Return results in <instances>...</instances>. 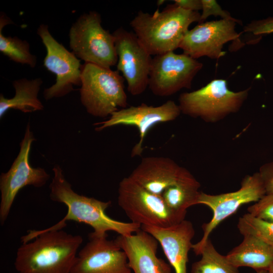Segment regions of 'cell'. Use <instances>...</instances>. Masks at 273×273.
<instances>
[{"mask_svg":"<svg viewBox=\"0 0 273 273\" xmlns=\"http://www.w3.org/2000/svg\"><path fill=\"white\" fill-rule=\"evenodd\" d=\"M190 172L170 158L149 156L143 158L129 176L147 191L161 195Z\"/></svg>","mask_w":273,"mask_h":273,"instance_id":"e0dca14e","label":"cell"},{"mask_svg":"<svg viewBox=\"0 0 273 273\" xmlns=\"http://www.w3.org/2000/svg\"><path fill=\"white\" fill-rule=\"evenodd\" d=\"M200 255L201 259L192 264L191 273H239L238 268L228 260L226 255L217 251L210 239Z\"/></svg>","mask_w":273,"mask_h":273,"instance_id":"7402d4cb","label":"cell"},{"mask_svg":"<svg viewBox=\"0 0 273 273\" xmlns=\"http://www.w3.org/2000/svg\"><path fill=\"white\" fill-rule=\"evenodd\" d=\"M37 34L47 51L43 65L56 75V83L44 89V97L48 100L64 96L73 90V85L81 84L80 61L53 37L47 25H40Z\"/></svg>","mask_w":273,"mask_h":273,"instance_id":"8fae6325","label":"cell"},{"mask_svg":"<svg viewBox=\"0 0 273 273\" xmlns=\"http://www.w3.org/2000/svg\"><path fill=\"white\" fill-rule=\"evenodd\" d=\"M113 34L120 72L132 96L143 94L148 86L152 58L135 34L121 27Z\"/></svg>","mask_w":273,"mask_h":273,"instance_id":"7c38bea8","label":"cell"},{"mask_svg":"<svg viewBox=\"0 0 273 273\" xmlns=\"http://www.w3.org/2000/svg\"><path fill=\"white\" fill-rule=\"evenodd\" d=\"M81 70L80 100L87 113L105 118L127 107L125 80L117 70L85 63Z\"/></svg>","mask_w":273,"mask_h":273,"instance_id":"277c9868","label":"cell"},{"mask_svg":"<svg viewBox=\"0 0 273 273\" xmlns=\"http://www.w3.org/2000/svg\"><path fill=\"white\" fill-rule=\"evenodd\" d=\"M237 228L243 235H251L273 248V222L257 218L247 213L240 217Z\"/></svg>","mask_w":273,"mask_h":273,"instance_id":"cb8c5ba5","label":"cell"},{"mask_svg":"<svg viewBox=\"0 0 273 273\" xmlns=\"http://www.w3.org/2000/svg\"><path fill=\"white\" fill-rule=\"evenodd\" d=\"M35 141L28 123L20 149L10 169L0 176V221L3 224L6 220L15 197L19 191L27 186L36 188L43 186L50 175L43 168L32 167L29 162V156L32 142Z\"/></svg>","mask_w":273,"mask_h":273,"instance_id":"30bf717a","label":"cell"},{"mask_svg":"<svg viewBox=\"0 0 273 273\" xmlns=\"http://www.w3.org/2000/svg\"><path fill=\"white\" fill-rule=\"evenodd\" d=\"M107 234L93 232L78 252L70 273H131L125 252Z\"/></svg>","mask_w":273,"mask_h":273,"instance_id":"9a60e30c","label":"cell"},{"mask_svg":"<svg viewBox=\"0 0 273 273\" xmlns=\"http://www.w3.org/2000/svg\"><path fill=\"white\" fill-rule=\"evenodd\" d=\"M101 22V15L96 11L81 15L70 28V47L85 63L110 68L118 61L115 37Z\"/></svg>","mask_w":273,"mask_h":273,"instance_id":"52a82bcc","label":"cell"},{"mask_svg":"<svg viewBox=\"0 0 273 273\" xmlns=\"http://www.w3.org/2000/svg\"><path fill=\"white\" fill-rule=\"evenodd\" d=\"M203 64L184 53L169 52L152 59L148 86L159 97H168L183 88H191Z\"/></svg>","mask_w":273,"mask_h":273,"instance_id":"9c48e42d","label":"cell"},{"mask_svg":"<svg viewBox=\"0 0 273 273\" xmlns=\"http://www.w3.org/2000/svg\"><path fill=\"white\" fill-rule=\"evenodd\" d=\"M53 171L54 176L50 185V199L64 204L68 210L62 219L43 231L62 230L66 226V222L68 220L88 224L93 228V233L99 236L107 235L108 231L115 232L119 235L129 236L141 229L139 224L120 221L108 216L106 211L111 204L110 201H102L75 192L59 165H55Z\"/></svg>","mask_w":273,"mask_h":273,"instance_id":"7a4b0ae2","label":"cell"},{"mask_svg":"<svg viewBox=\"0 0 273 273\" xmlns=\"http://www.w3.org/2000/svg\"><path fill=\"white\" fill-rule=\"evenodd\" d=\"M243 32L256 36L258 42L262 35L273 32V17L251 21L244 27Z\"/></svg>","mask_w":273,"mask_h":273,"instance_id":"4316f807","label":"cell"},{"mask_svg":"<svg viewBox=\"0 0 273 273\" xmlns=\"http://www.w3.org/2000/svg\"><path fill=\"white\" fill-rule=\"evenodd\" d=\"M247 211L257 218L273 222V193L264 195L249 206Z\"/></svg>","mask_w":273,"mask_h":273,"instance_id":"d4e9b609","label":"cell"},{"mask_svg":"<svg viewBox=\"0 0 273 273\" xmlns=\"http://www.w3.org/2000/svg\"><path fill=\"white\" fill-rule=\"evenodd\" d=\"M259 172L263 179L266 194L273 193V162L262 165Z\"/></svg>","mask_w":273,"mask_h":273,"instance_id":"83f0119b","label":"cell"},{"mask_svg":"<svg viewBox=\"0 0 273 273\" xmlns=\"http://www.w3.org/2000/svg\"><path fill=\"white\" fill-rule=\"evenodd\" d=\"M114 241L126 253L134 273H171V265L157 256L158 241L148 233L141 229Z\"/></svg>","mask_w":273,"mask_h":273,"instance_id":"2e32d148","label":"cell"},{"mask_svg":"<svg viewBox=\"0 0 273 273\" xmlns=\"http://www.w3.org/2000/svg\"><path fill=\"white\" fill-rule=\"evenodd\" d=\"M200 184L190 172L176 184L166 189L161 195L167 205L172 210L187 212L189 207L198 204Z\"/></svg>","mask_w":273,"mask_h":273,"instance_id":"44dd1931","label":"cell"},{"mask_svg":"<svg viewBox=\"0 0 273 273\" xmlns=\"http://www.w3.org/2000/svg\"><path fill=\"white\" fill-rule=\"evenodd\" d=\"M200 17L199 12L186 10L173 4L152 14L139 11L130 26L149 53L155 56L179 48L190 25L200 23Z\"/></svg>","mask_w":273,"mask_h":273,"instance_id":"3957f363","label":"cell"},{"mask_svg":"<svg viewBox=\"0 0 273 273\" xmlns=\"http://www.w3.org/2000/svg\"><path fill=\"white\" fill-rule=\"evenodd\" d=\"M237 22L226 19L199 23L189 30L179 48L183 53L197 59L207 57L218 60L225 54L223 51L224 44L235 41L241 44L240 33L236 31Z\"/></svg>","mask_w":273,"mask_h":273,"instance_id":"5bb4252c","label":"cell"},{"mask_svg":"<svg viewBox=\"0 0 273 273\" xmlns=\"http://www.w3.org/2000/svg\"><path fill=\"white\" fill-rule=\"evenodd\" d=\"M180 113L178 105L172 100H168L158 106L142 103L139 106L119 109L113 113L108 120L96 123L94 125H100L95 127L97 131L119 125L136 127L140 139L131 151V157L133 158L142 155L146 136L152 127L160 123L174 120Z\"/></svg>","mask_w":273,"mask_h":273,"instance_id":"4fadbf2b","label":"cell"},{"mask_svg":"<svg viewBox=\"0 0 273 273\" xmlns=\"http://www.w3.org/2000/svg\"><path fill=\"white\" fill-rule=\"evenodd\" d=\"M141 229L153 236L160 244L169 264L175 273H187L189 252L195 235L192 223L184 220L168 228L141 226Z\"/></svg>","mask_w":273,"mask_h":273,"instance_id":"ac0fdd59","label":"cell"},{"mask_svg":"<svg viewBox=\"0 0 273 273\" xmlns=\"http://www.w3.org/2000/svg\"><path fill=\"white\" fill-rule=\"evenodd\" d=\"M243 236L242 242L226 255L228 260L238 268L267 271L273 263V248L254 236Z\"/></svg>","mask_w":273,"mask_h":273,"instance_id":"d6986e66","label":"cell"},{"mask_svg":"<svg viewBox=\"0 0 273 273\" xmlns=\"http://www.w3.org/2000/svg\"><path fill=\"white\" fill-rule=\"evenodd\" d=\"M257 273H268L267 270H261L257 271Z\"/></svg>","mask_w":273,"mask_h":273,"instance_id":"1f68e13d","label":"cell"},{"mask_svg":"<svg viewBox=\"0 0 273 273\" xmlns=\"http://www.w3.org/2000/svg\"><path fill=\"white\" fill-rule=\"evenodd\" d=\"M266 194L263 179L259 172L246 176L242 180L240 188L233 192L218 195H210L201 192L198 204H204L210 208L212 217L202 225L203 235L192 249L196 255L201 250L212 232L223 220L234 214L243 204L256 202Z\"/></svg>","mask_w":273,"mask_h":273,"instance_id":"ba28073f","label":"cell"},{"mask_svg":"<svg viewBox=\"0 0 273 273\" xmlns=\"http://www.w3.org/2000/svg\"><path fill=\"white\" fill-rule=\"evenodd\" d=\"M42 80L37 78L32 80L21 78L13 81L15 89L14 97L11 99L0 96V117L10 109L19 110L24 113L42 110L43 106L38 99V94Z\"/></svg>","mask_w":273,"mask_h":273,"instance_id":"ffe728a7","label":"cell"},{"mask_svg":"<svg viewBox=\"0 0 273 273\" xmlns=\"http://www.w3.org/2000/svg\"><path fill=\"white\" fill-rule=\"evenodd\" d=\"M14 262L19 273H70L82 237L60 230H29Z\"/></svg>","mask_w":273,"mask_h":273,"instance_id":"6da1fadb","label":"cell"},{"mask_svg":"<svg viewBox=\"0 0 273 273\" xmlns=\"http://www.w3.org/2000/svg\"><path fill=\"white\" fill-rule=\"evenodd\" d=\"M268 273H273V263L267 270Z\"/></svg>","mask_w":273,"mask_h":273,"instance_id":"f546056e","label":"cell"},{"mask_svg":"<svg viewBox=\"0 0 273 273\" xmlns=\"http://www.w3.org/2000/svg\"><path fill=\"white\" fill-rule=\"evenodd\" d=\"M11 20L4 15L0 18V52L10 60L32 68L36 64V58L29 50V44L26 40L17 37L5 36L2 30L3 27L11 23Z\"/></svg>","mask_w":273,"mask_h":273,"instance_id":"603a6c76","label":"cell"},{"mask_svg":"<svg viewBox=\"0 0 273 273\" xmlns=\"http://www.w3.org/2000/svg\"><path fill=\"white\" fill-rule=\"evenodd\" d=\"M165 1L164 0H159L157 2V4L158 6H161L164 3Z\"/></svg>","mask_w":273,"mask_h":273,"instance_id":"4dcf8cb0","label":"cell"},{"mask_svg":"<svg viewBox=\"0 0 273 273\" xmlns=\"http://www.w3.org/2000/svg\"><path fill=\"white\" fill-rule=\"evenodd\" d=\"M118 203L131 222L141 226L168 228L184 220L187 212L169 208L161 195L151 193L129 176L119 184Z\"/></svg>","mask_w":273,"mask_h":273,"instance_id":"8992f818","label":"cell"},{"mask_svg":"<svg viewBox=\"0 0 273 273\" xmlns=\"http://www.w3.org/2000/svg\"><path fill=\"white\" fill-rule=\"evenodd\" d=\"M250 89L234 92L228 88L226 80L216 79L197 90L181 94L178 105L184 114L216 122L238 112Z\"/></svg>","mask_w":273,"mask_h":273,"instance_id":"5b68a950","label":"cell"},{"mask_svg":"<svg viewBox=\"0 0 273 273\" xmlns=\"http://www.w3.org/2000/svg\"><path fill=\"white\" fill-rule=\"evenodd\" d=\"M174 4L186 10L199 12L202 10L201 0H174Z\"/></svg>","mask_w":273,"mask_h":273,"instance_id":"f1b7e54d","label":"cell"},{"mask_svg":"<svg viewBox=\"0 0 273 273\" xmlns=\"http://www.w3.org/2000/svg\"><path fill=\"white\" fill-rule=\"evenodd\" d=\"M202 8L200 22H203L210 16H219L222 19L233 20L240 24L242 22L233 17L227 11L223 10L215 0H201Z\"/></svg>","mask_w":273,"mask_h":273,"instance_id":"484cf974","label":"cell"}]
</instances>
